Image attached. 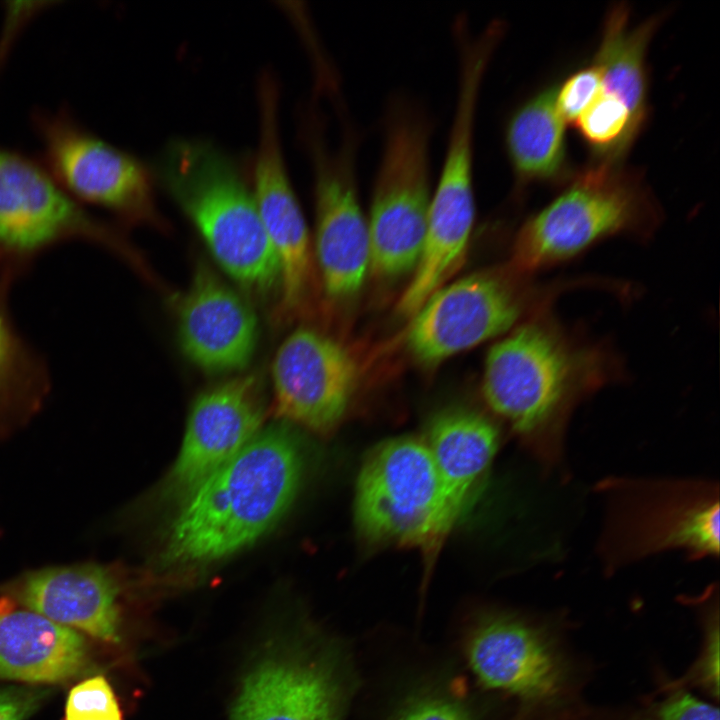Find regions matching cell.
Masks as SVG:
<instances>
[{"mask_svg":"<svg viewBox=\"0 0 720 720\" xmlns=\"http://www.w3.org/2000/svg\"><path fill=\"white\" fill-rule=\"evenodd\" d=\"M45 373L0 305V400L42 386Z\"/></svg>","mask_w":720,"mask_h":720,"instance_id":"603a6c76","label":"cell"},{"mask_svg":"<svg viewBox=\"0 0 720 720\" xmlns=\"http://www.w3.org/2000/svg\"><path fill=\"white\" fill-rule=\"evenodd\" d=\"M602 90V75L594 64L567 78L556 91V105L565 123L574 124Z\"/></svg>","mask_w":720,"mask_h":720,"instance_id":"d4e9b609","label":"cell"},{"mask_svg":"<svg viewBox=\"0 0 720 720\" xmlns=\"http://www.w3.org/2000/svg\"><path fill=\"white\" fill-rule=\"evenodd\" d=\"M622 375L606 344L580 336L547 309L490 348L482 394L514 432L536 442L557 433L579 400Z\"/></svg>","mask_w":720,"mask_h":720,"instance_id":"6da1fadb","label":"cell"},{"mask_svg":"<svg viewBox=\"0 0 720 720\" xmlns=\"http://www.w3.org/2000/svg\"><path fill=\"white\" fill-rule=\"evenodd\" d=\"M397 720H469L456 703L443 698H428L409 706Z\"/></svg>","mask_w":720,"mask_h":720,"instance_id":"83f0119b","label":"cell"},{"mask_svg":"<svg viewBox=\"0 0 720 720\" xmlns=\"http://www.w3.org/2000/svg\"><path fill=\"white\" fill-rule=\"evenodd\" d=\"M177 312L183 352L201 370L228 373L249 363L258 337L256 315L207 264L198 263Z\"/></svg>","mask_w":720,"mask_h":720,"instance_id":"9a60e30c","label":"cell"},{"mask_svg":"<svg viewBox=\"0 0 720 720\" xmlns=\"http://www.w3.org/2000/svg\"><path fill=\"white\" fill-rule=\"evenodd\" d=\"M345 677L327 659L269 660L245 679L232 720H341Z\"/></svg>","mask_w":720,"mask_h":720,"instance_id":"e0dca14e","label":"cell"},{"mask_svg":"<svg viewBox=\"0 0 720 720\" xmlns=\"http://www.w3.org/2000/svg\"><path fill=\"white\" fill-rule=\"evenodd\" d=\"M556 86L530 97L511 116L505 146L518 185L568 180L565 122Z\"/></svg>","mask_w":720,"mask_h":720,"instance_id":"7402d4cb","label":"cell"},{"mask_svg":"<svg viewBox=\"0 0 720 720\" xmlns=\"http://www.w3.org/2000/svg\"><path fill=\"white\" fill-rule=\"evenodd\" d=\"M663 18L655 15L631 25L629 8L616 4L605 18L593 59L602 75V89L626 106L639 133L648 116L647 50Z\"/></svg>","mask_w":720,"mask_h":720,"instance_id":"44dd1931","label":"cell"},{"mask_svg":"<svg viewBox=\"0 0 720 720\" xmlns=\"http://www.w3.org/2000/svg\"><path fill=\"white\" fill-rule=\"evenodd\" d=\"M432 122L398 97L386 110L384 141L367 218L371 274L394 281L415 270L424 245L433 185Z\"/></svg>","mask_w":720,"mask_h":720,"instance_id":"5b68a950","label":"cell"},{"mask_svg":"<svg viewBox=\"0 0 720 720\" xmlns=\"http://www.w3.org/2000/svg\"><path fill=\"white\" fill-rule=\"evenodd\" d=\"M474 154L449 147L432 190L426 236L419 262L397 302L410 318L462 266L475 222Z\"/></svg>","mask_w":720,"mask_h":720,"instance_id":"5bb4252c","label":"cell"},{"mask_svg":"<svg viewBox=\"0 0 720 720\" xmlns=\"http://www.w3.org/2000/svg\"><path fill=\"white\" fill-rule=\"evenodd\" d=\"M354 519L367 544L418 548L429 556L438 551L451 527L425 441L398 437L369 453L357 479Z\"/></svg>","mask_w":720,"mask_h":720,"instance_id":"52a82bcc","label":"cell"},{"mask_svg":"<svg viewBox=\"0 0 720 720\" xmlns=\"http://www.w3.org/2000/svg\"><path fill=\"white\" fill-rule=\"evenodd\" d=\"M467 658L484 686L528 702L554 699L566 681V664L552 639L512 618L481 624L467 644Z\"/></svg>","mask_w":720,"mask_h":720,"instance_id":"2e32d148","label":"cell"},{"mask_svg":"<svg viewBox=\"0 0 720 720\" xmlns=\"http://www.w3.org/2000/svg\"><path fill=\"white\" fill-rule=\"evenodd\" d=\"M425 443L439 478L446 519L453 528L494 458L498 432L486 417L453 409L434 418Z\"/></svg>","mask_w":720,"mask_h":720,"instance_id":"ffe728a7","label":"cell"},{"mask_svg":"<svg viewBox=\"0 0 720 720\" xmlns=\"http://www.w3.org/2000/svg\"><path fill=\"white\" fill-rule=\"evenodd\" d=\"M638 720H720L717 707L689 693L678 692L654 706Z\"/></svg>","mask_w":720,"mask_h":720,"instance_id":"484cf974","label":"cell"},{"mask_svg":"<svg viewBox=\"0 0 720 720\" xmlns=\"http://www.w3.org/2000/svg\"><path fill=\"white\" fill-rule=\"evenodd\" d=\"M7 591L26 609L106 642L118 641L119 585L111 569L92 562L33 570Z\"/></svg>","mask_w":720,"mask_h":720,"instance_id":"ac0fdd59","label":"cell"},{"mask_svg":"<svg viewBox=\"0 0 720 720\" xmlns=\"http://www.w3.org/2000/svg\"><path fill=\"white\" fill-rule=\"evenodd\" d=\"M302 452L295 434L272 427L187 496L173 521L163 561L206 564L233 554L265 533L298 490Z\"/></svg>","mask_w":720,"mask_h":720,"instance_id":"7a4b0ae2","label":"cell"},{"mask_svg":"<svg viewBox=\"0 0 720 720\" xmlns=\"http://www.w3.org/2000/svg\"><path fill=\"white\" fill-rule=\"evenodd\" d=\"M69 239L102 244L147 273L125 239L89 216L36 164L0 148V250L26 257Z\"/></svg>","mask_w":720,"mask_h":720,"instance_id":"9c48e42d","label":"cell"},{"mask_svg":"<svg viewBox=\"0 0 720 720\" xmlns=\"http://www.w3.org/2000/svg\"><path fill=\"white\" fill-rule=\"evenodd\" d=\"M161 184L240 286L263 296L280 285L276 253L253 192L232 159L202 140H175L158 162Z\"/></svg>","mask_w":720,"mask_h":720,"instance_id":"3957f363","label":"cell"},{"mask_svg":"<svg viewBox=\"0 0 720 720\" xmlns=\"http://www.w3.org/2000/svg\"><path fill=\"white\" fill-rule=\"evenodd\" d=\"M339 137L331 144L321 117L307 127L316 212L315 259L326 297L335 303L355 299L370 269L367 218L357 178L359 134L343 101L337 102Z\"/></svg>","mask_w":720,"mask_h":720,"instance_id":"ba28073f","label":"cell"},{"mask_svg":"<svg viewBox=\"0 0 720 720\" xmlns=\"http://www.w3.org/2000/svg\"><path fill=\"white\" fill-rule=\"evenodd\" d=\"M87 664V644L76 630L28 609L0 613V679L59 683Z\"/></svg>","mask_w":720,"mask_h":720,"instance_id":"d6986e66","label":"cell"},{"mask_svg":"<svg viewBox=\"0 0 720 720\" xmlns=\"http://www.w3.org/2000/svg\"><path fill=\"white\" fill-rule=\"evenodd\" d=\"M254 198L280 269L279 318L296 316L310 305L316 270L307 224L290 182L277 122L273 79L260 85V136L255 159Z\"/></svg>","mask_w":720,"mask_h":720,"instance_id":"30bf717a","label":"cell"},{"mask_svg":"<svg viewBox=\"0 0 720 720\" xmlns=\"http://www.w3.org/2000/svg\"><path fill=\"white\" fill-rule=\"evenodd\" d=\"M263 416L262 387L256 374L230 379L199 395L165 492L186 497L256 437Z\"/></svg>","mask_w":720,"mask_h":720,"instance_id":"4fadbf2b","label":"cell"},{"mask_svg":"<svg viewBox=\"0 0 720 720\" xmlns=\"http://www.w3.org/2000/svg\"><path fill=\"white\" fill-rule=\"evenodd\" d=\"M47 696L39 688H0V720H25Z\"/></svg>","mask_w":720,"mask_h":720,"instance_id":"4316f807","label":"cell"},{"mask_svg":"<svg viewBox=\"0 0 720 720\" xmlns=\"http://www.w3.org/2000/svg\"><path fill=\"white\" fill-rule=\"evenodd\" d=\"M510 263L445 284L410 317L409 355L433 367L550 309L567 285H542Z\"/></svg>","mask_w":720,"mask_h":720,"instance_id":"8992f818","label":"cell"},{"mask_svg":"<svg viewBox=\"0 0 720 720\" xmlns=\"http://www.w3.org/2000/svg\"><path fill=\"white\" fill-rule=\"evenodd\" d=\"M277 415L321 434L343 419L358 380L353 354L337 339L300 327L278 348L272 364Z\"/></svg>","mask_w":720,"mask_h":720,"instance_id":"8fae6325","label":"cell"},{"mask_svg":"<svg viewBox=\"0 0 720 720\" xmlns=\"http://www.w3.org/2000/svg\"><path fill=\"white\" fill-rule=\"evenodd\" d=\"M64 720H123L117 697L105 677L93 676L70 690Z\"/></svg>","mask_w":720,"mask_h":720,"instance_id":"cb8c5ba5","label":"cell"},{"mask_svg":"<svg viewBox=\"0 0 720 720\" xmlns=\"http://www.w3.org/2000/svg\"><path fill=\"white\" fill-rule=\"evenodd\" d=\"M521 226L510 264L533 274L569 260L609 237L648 239L660 208L639 173L621 164L593 163Z\"/></svg>","mask_w":720,"mask_h":720,"instance_id":"277c9868","label":"cell"},{"mask_svg":"<svg viewBox=\"0 0 720 720\" xmlns=\"http://www.w3.org/2000/svg\"><path fill=\"white\" fill-rule=\"evenodd\" d=\"M44 135L54 173L71 193L129 221L162 226L140 161L64 120L47 122Z\"/></svg>","mask_w":720,"mask_h":720,"instance_id":"7c38bea8","label":"cell"},{"mask_svg":"<svg viewBox=\"0 0 720 720\" xmlns=\"http://www.w3.org/2000/svg\"><path fill=\"white\" fill-rule=\"evenodd\" d=\"M695 679L701 681L705 687L718 695L719 688V632L715 624L709 632L706 648L702 659L695 670Z\"/></svg>","mask_w":720,"mask_h":720,"instance_id":"f1b7e54d","label":"cell"}]
</instances>
